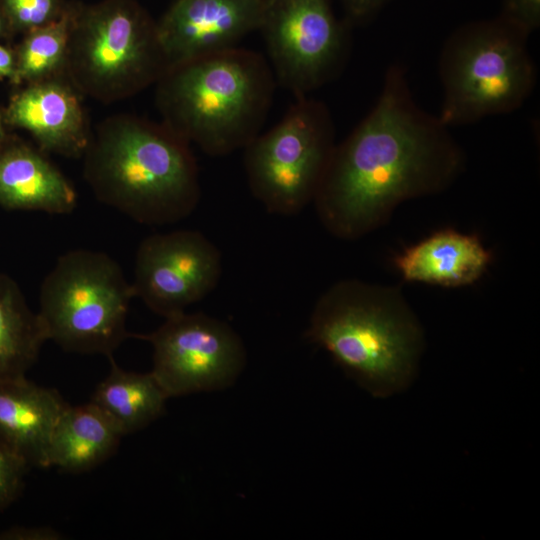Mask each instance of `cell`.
Masks as SVG:
<instances>
[{
	"mask_svg": "<svg viewBox=\"0 0 540 540\" xmlns=\"http://www.w3.org/2000/svg\"><path fill=\"white\" fill-rule=\"evenodd\" d=\"M465 164L449 127L416 103L405 69L393 64L372 109L336 144L313 203L329 233L354 240L400 203L447 189Z\"/></svg>",
	"mask_w": 540,
	"mask_h": 540,
	"instance_id": "1",
	"label": "cell"
},
{
	"mask_svg": "<svg viewBox=\"0 0 540 540\" xmlns=\"http://www.w3.org/2000/svg\"><path fill=\"white\" fill-rule=\"evenodd\" d=\"M305 336L376 398L405 391L424 350L422 326L399 288L357 279L320 295Z\"/></svg>",
	"mask_w": 540,
	"mask_h": 540,
	"instance_id": "2",
	"label": "cell"
},
{
	"mask_svg": "<svg viewBox=\"0 0 540 540\" xmlns=\"http://www.w3.org/2000/svg\"><path fill=\"white\" fill-rule=\"evenodd\" d=\"M189 142L165 126L119 117L100 127L84 153V177L102 203L138 223L188 217L201 190Z\"/></svg>",
	"mask_w": 540,
	"mask_h": 540,
	"instance_id": "3",
	"label": "cell"
},
{
	"mask_svg": "<svg viewBox=\"0 0 540 540\" xmlns=\"http://www.w3.org/2000/svg\"><path fill=\"white\" fill-rule=\"evenodd\" d=\"M276 84L261 54L234 47L169 67L156 100L165 126L208 155L225 156L261 132Z\"/></svg>",
	"mask_w": 540,
	"mask_h": 540,
	"instance_id": "4",
	"label": "cell"
},
{
	"mask_svg": "<svg viewBox=\"0 0 540 540\" xmlns=\"http://www.w3.org/2000/svg\"><path fill=\"white\" fill-rule=\"evenodd\" d=\"M529 36L499 16L450 34L438 60L443 89L438 117L447 127L508 114L524 104L537 81Z\"/></svg>",
	"mask_w": 540,
	"mask_h": 540,
	"instance_id": "5",
	"label": "cell"
},
{
	"mask_svg": "<svg viewBox=\"0 0 540 540\" xmlns=\"http://www.w3.org/2000/svg\"><path fill=\"white\" fill-rule=\"evenodd\" d=\"M135 297L120 265L87 249L61 255L45 276L37 312L48 340L68 352H113L130 336L126 319Z\"/></svg>",
	"mask_w": 540,
	"mask_h": 540,
	"instance_id": "6",
	"label": "cell"
},
{
	"mask_svg": "<svg viewBox=\"0 0 540 540\" xmlns=\"http://www.w3.org/2000/svg\"><path fill=\"white\" fill-rule=\"evenodd\" d=\"M64 66L79 89L108 102L157 83L169 68L157 24L132 0L74 13Z\"/></svg>",
	"mask_w": 540,
	"mask_h": 540,
	"instance_id": "7",
	"label": "cell"
},
{
	"mask_svg": "<svg viewBox=\"0 0 540 540\" xmlns=\"http://www.w3.org/2000/svg\"><path fill=\"white\" fill-rule=\"evenodd\" d=\"M336 144L326 104L296 98L276 125L244 147L251 193L269 213H299L313 202Z\"/></svg>",
	"mask_w": 540,
	"mask_h": 540,
	"instance_id": "8",
	"label": "cell"
},
{
	"mask_svg": "<svg viewBox=\"0 0 540 540\" xmlns=\"http://www.w3.org/2000/svg\"><path fill=\"white\" fill-rule=\"evenodd\" d=\"M349 27L329 0H265L259 30L277 84L301 98L334 80L349 55Z\"/></svg>",
	"mask_w": 540,
	"mask_h": 540,
	"instance_id": "9",
	"label": "cell"
},
{
	"mask_svg": "<svg viewBox=\"0 0 540 540\" xmlns=\"http://www.w3.org/2000/svg\"><path fill=\"white\" fill-rule=\"evenodd\" d=\"M136 337L151 343V372L169 398L228 388L246 365L236 331L204 313H179L165 318L154 332Z\"/></svg>",
	"mask_w": 540,
	"mask_h": 540,
	"instance_id": "10",
	"label": "cell"
},
{
	"mask_svg": "<svg viewBox=\"0 0 540 540\" xmlns=\"http://www.w3.org/2000/svg\"><path fill=\"white\" fill-rule=\"evenodd\" d=\"M221 274L222 256L215 244L199 231L176 230L142 240L132 287L150 310L168 318L211 293Z\"/></svg>",
	"mask_w": 540,
	"mask_h": 540,
	"instance_id": "11",
	"label": "cell"
},
{
	"mask_svg": "<svg viewBox=\"0 0 540 540\" xmlns=\"http://www.w3.org/2000/svg\"><path fill=\"white\" fill-rule=\"evenodd\" d=\"M265 0H177L157 23L169 67L237 47L259 30Z\"/></svg>",
	"mask_w": 540,
	"mask_h": 540,
	"instance_id": "12",
	"label": "cell"
},
{
	"mask_svg": "<svg viewBox=\"0 0 540 540\" xmlns=\"http://www.w3.org/2000/svg\"><path fill=\"white\" fill-rule=\"evenodd\" d=\"M68 405L26 375L0 379V444L29 468L49 467L52 436Z\"/></svg>",
	"mask_w": 540,
	"mask_h": 540,
	"instance_id": "13",
	"label": "cell"
},
{
	"mask_svg": "<svg viewBox=\"0 0 540 540\" xmlns=\"http://www.w3.org/2000/svg\"><path fill=\"white\" fill-rule=\"evenodd\" d=\"M8 119L30 132L43 151L65 157L83 156L91 140L75 92L53 76L18 94L11 102Z\"/></svg>",
	"mask_w": 540,
	"mask_h": 540,
	"instance_id": "14",
	"label": "cell"
},
{
	"mask_svg": "<svg viewBox=\"0 0 540 540\" xmlns=\"http://www.w3.org/2000/svg\"><path fill=\"white\" fill-rule=\"evenodd\" d=\"M491 259L479 237L447 228L406 247L393 263L405 281L450 288L478 281Z\"/></svg>",
	"mask_w": 540,
	"mask_h": 540,
	"instance_id": "15",
	"label": "cell"
},
{
	"mask_svg": "<svg viewBox=\"0 0 540 540\" xmlns=\"http://www.w3.org/2000/svg\"><path fill=\"white\" fill-rule=\"evenodd\" d=\"M0 205L64 215L76 208L77 193L43 154L16 145L0 150Z\"/></svg>",
	"mask_w": 540,
	"mask_h": 540,
	"instance_id": "16",
	"label": "cell"
},
{
	"mask_svg": "<svg viewBox=\"0 0 540 540\" xmlns=\"http://www.w3.org/2000/svg\"><path fill=\"white\" fill-rule=\"evenodd\" d=\"M123 436L116 422L92 401L68 405L52 436L49 467L71 473L90 470L116 451Z\"/></svg>",
	"mask_w": 540,
	"mask_h": 540,
	"instance_id": "17",
	"label": "cell"
},
{
	"mask_svg": "<svg viewBox=\"0 0 540 540\" xmlns=\"http://www.w3.org/2000/svg\"><path fill=\"white\" fill-rule=\"evenodd\" d=\"M108 358L110 372L98 384L90 401L105 411L125 436L158 419L169 397L152 372L125 371L113 356Z\"/></svg>",
	"mask_w": 540,
	"mask_h": 540,
	"instance_id": "18",
	"label": "cell"
},
{
	"mask_svg": "<svg viewBox=\"0 0 540 540\" xmlns=\"http://www.w3.org/2000/svg\"><path fill=\"white\" fill-rule=\"evenodd\" d=\"M48 336L20 289L0 274V379L25 376Z\"/></svg>",
	"mask_w": 540,
	"mask_h": 540,
	"instance_id": "19",
	"label": "cell"
},
{
	"mask_svg": "<svg viewBox=\"0 0 540 540\" xmlns=\"http://www.w3.org/2000/svg\"><path fill=\"white\" fill-rule=\"evenodd\" d=\"M73 12H62L46 25L30 30L16 61L17 80L32 83L52 77L64 67Z\"/></svg>",
	"mask_w": 540,
	"mask_h": 540,
	"instance_id": "20",
	"label": "cell"
},
{
	"mask_svg": "<svg viewBox=\"0 0 540 540\" xmlns=\"http://www.w3.org/2000/svg\"><path fill=\"white\" fill-rule=\"evenodd\" d=\"M12 20L20 27L33 30L56 19L59 0H3Z\"/></svg>",
	"mask_w": 540,
	"mask_h": 540,
	"instance_id": "21",
	"label": "cell"
},
{
	"mask_svg": "<svg viewBox=\"0 0 540 540\" xmlns=\"http://www.w3.org/2000/svg\"><path fill=\"white\" fill-rule=\"evenodd\" d=\"M29 467L0 444V511L11 506L24 489Z\"/></svg>",
	"mask_w": 540,
	"mask_h": 540,
	"instance_id": "22",
	"label": "cell"
},
{
	"mask_svg": "<svg viewBox=\"0 0 540 540\" xmlns=\"http://www.w3.org/2000/svg\"><path fill=\"white\" fill-rule=\"evenodd\" d=\"M499 17L530 35L540 26V0H502Z\"/></svg>",
	"mask_w": 540,
	"mask_h": 540,
	"instance_id": "23",
	"label": "cell"
},
{
	"mask_svg": "<svg viewBox=\"0 0 540 540\" xmlns=\"http://www.w3.org/2000/svg\"><path fill=\"white\" fill-rule=\"evenodd\" d=\"M346 21L352 24L368 22L391 0H340Z\"/></svg>",
	"mask_w": 540,
	"mask_h": 540,
	"instance_id": "24",
	"label": "cell"
},
{
	"mask_svg": "<svg viewBox=\"0 0 540 540\" xmlns=\"http://www.w3.org/2000/svg\"><path fill=\"white\" fill-rule=\"evenodd\" d=\"M63 535L48 526H11L0 531V540H60Z\"/></svg>",
	"mask_w": 540,
	"mask_h": 540,
	"instance_id": "25",
	"label": "cell"
},
{
	"mask_svg": "<svg viewBox=\"0 0 540 540\" xmlns=\"http://www.w3.org/2000/svg\"><path fill=\"white\" fill-rule=\"evenodd\" d=\"M16 61L10 50L0 45V78H15Z\"/></svg>",
	"mask_w": 540,
	"mask_h": 540,
	"instance_id": "26",
	"label": "cell"
},
{
	"mask_svg": "<svg viewBox=\"0 0 540 540\" xmlns=\"http://www.w3.org/2000/svg\"><path fill=\"white\" fill-rule=\"evenodd\" d=\"M3 137V130H2V123H1V117H0V143Z\"/></svg>",
	"mask_w": 540,
	"mask_h": 540,
	"instance_id": "27",
	"label": "cell"
},
{
	"mask_svg": "<svg viewBox=\"0 0 540 540\" xmlns=\"http://www.w3.org/2000/svg\"><path fill=\"white\" fill-rule=\"evenodd\" d=\"M2 28H3V21H2L1 15H0V32H1Z\"/></svg>",
	"mask_w": 540,
	"mask_h": 540,
	"instance_id": "28",
	"label": "cell"
}]
</instances>
